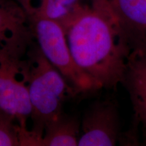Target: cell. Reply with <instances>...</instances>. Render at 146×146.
I'll return each mask as SVG.
<instances>
[{"label": "cell", "instance_id": "cell-3", "mask_svg": "<svg viewBox=\"0 0 146 146\" xmlns=\"http://www.w3.org/2000/svg\"><path fill=\"white\" fill-rule=\"evenodd\" d=\"M29 17L35 40L42 53L77 94L98 91L74 61L61 24L36 13Z\"/></svg>", "mask_w": 146, "mask_h": 146}, {"label": "cell", "instance_id": "cell-6", "mask_svg": "<svg viewBox=\"0 0 146 146\" xmlns=\"http://www.w3.org/2000/svg\"><path fill=\"white\" fill-rule=\"evenodd\" d=\"M108 5L129 52L146 48V0H108Z\"/></svg>", "mask_w": 146, "mask_h": 146}, {"label": "cell", "instance_id": "cell-9", "mask_svg": "<svg viewBox=\"0 0 146 146\" xmlns=\"http://www.w3.org/2000/svg\"><path fill=\"white\" fill-rule=\"evenodd\" d=\"M81 121L77 116L62 112L45 127L41 146H76Z\"/></svg>", "mask_w": 146, "mask_h": 146}, {"label": "cell", "instance_id": "cell-1", "mask_svg": "<svg viewBox=\"0 0 146 146\" xmlns=\"http://www.w3.org/2000/svg\"><path fill=\"white\" fill-rule=\"evenodd\" d=\"M61 25L74 61L97 90L116 89L130 52L111 14L82 3Z\"/></svg>", "mask_w": 146, "mask_h": 146}, {"label": "cell", "instance_id": "cell-2", "mask_svg": "<svg viewBox=\"0 0 146 146\" xmlns=\"http://www.w3.org/2000/svg\"><path fill=\"white\" fill-rule=\"evenodd\" d=\"M35 41L25 56L33 125L24 141L25 146H41L46 126L63 112L66 98L77 94Z\"/></svg>", "mask_w": 146, "mask_h": 146}, {"label": "cell", "instance_id": "cell-11", "mask_svg": "<svg viewBox=\"0 0 146 146\" xmlns=\"http://www.w3.org/2000/svg\"><path fill=\"white\" fill-rule=\"evenodd\" d=\"M19 131L16 118L0 108V146H20Z\"/></svg>", "mask_w": 146, "mask_h": 146}, {"label": "cell", "instance_id": "cell-10", "mask_svg": "<svg viewBox=\"0 0 146 146\" xmlns=\"http://www.w3.org/2000/svg\"><path fill=\"white\" fill-rule=\"evenodd\" d=\"M81 4V0H39L33 13L61 24Z\"/></svg>", "mask_w": 146, "mask_h": 146}, {"label": "cell", "instance_id": "cell-5", "mask_svg": "<svg viewBox=\"0 0 146 146\" xmlns=\"http://www.w3.org/2000/svg\"><path fill=\"white\" fill-rule=\"evenodd\" d=\"M118 106L112 100L95 102L81 120L78 146H114L120 139Z\"/></svg>", "mask_w": 146, "mask_h": 146}, {"label": "cell", "instance_id": "cell-7", "mask_svg": "<svg viewBox=\"0 0 146 146\" xmlns=\"http://www.w3.org/2000/svg\"><path fill=\"white\" fill-rule=\"evenodd\" d=\"M35 41L29 14L15 0H0V47L27 54Z\"/></svg>", "mask_w": 146, "mask_h": 146}, {"label": "cell", "instance_id": "cell-4", "mask_svg": "<svg viewBox=\"0 0 146 146\" xmlns=\"http://www.w3.org/2000/svg\"><path fill=\"white\" fill-rule=\"evenodd\" d=\"M26 54L0 47V108L14 116L22 129H28L31 115Z\"/></svg>", "mask_w": 146, "mask_h": 146}, {"label": "cell", "instance_id": "cell-8", "mask_svg": "<svg viewBox=\"0 0 146 146\" xmlns=\"http://www.w3.org/2000/svg\"><path fill=\"white\" fill-rule=\"evenodd\" d=\"M121 84L127 89L136 116L146 131V48L129 52Z\"/></svg>", "mask_w": 146, "mask_h": 146}, {"label": "cell", "instance_id": "cell-13", "mask_svg": "<svg viewBox=\"0 0 146 146\" xmlns=\"http://www.w3.org/2000/svg\"><path fill=\"white\" fill-rule=\"evenodd\" d=\"M91 1L92 5L106 10L111 14L108 5V0H91Z\"/></svg>", "mask_w": 146, "mask_h": 146}, {"label": "cell", "instance_id": "cell-12", "mask_svg": "<svg viewBox=\"0 0 146 146\" xmlns=\"http://www.w3.org/2000/svg\"><path fill=\"white\" fill-rule=\"evenodd\" d=\"M25 9L29 15L32 14L35 10L36 7L34 5V0H15Z\"/></svg>", "mask_w": 146, "mask_h": 146}]
</instances>
